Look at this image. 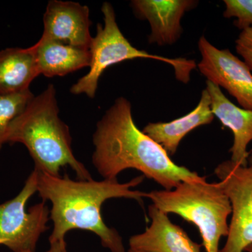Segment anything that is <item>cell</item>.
Listing matches in <instances>:
<instances>
[{
	"label": "cell",
	"instance_id": "cell-1",
	"mask_svg": "<svg viewBox=\"0 0 252 252\" xmlns=\"http://www.w3.org/2000/svg\"><path fill=\"white\" fill-rule=\"evenodd\" d=\"M93 142V164L104 180H117L121 172L135 169L170 190L205 177L175 164L160 144L139 130L125 97L116 99L97 123Z\"/></svg>",
	"mask_w": 252,
	"mask_h": 252
},
{
	"label": "cell",
	"instance_id": "cell-2",
	"mask_svg": "<svg viewBox=\"0 0 252 252\" xmlns=\"http://www.w3.org/2000/svg\"><path fill=\"white\" fill-rule=\"evenodd\" d=\"M144 176L126 183L118 180H72L38 171L37 192L43 201L51 202L50 220L54 223L49 243L66 245L65 235L71 230L80 229L97 235L104 248L111 252H126L122 236L109 228L102 219L101 208L112 198L132 199L143 205L145 192L132 190L143 182Z\"/></svg>",
	"mask_w": 252,
	"mask_h": 252
},
{
	"label": "cell",
	"instance_id": "cell-3",
	"mask_svg": "<svg viewBox=\"0 0 252 252\" xmlns=\"http://www.w3.org/2000/svg\"><path fill=\"white\" fill-rule=\"evenodd\" d=\"M59 112L56 89L50 84L10 124L6 143L23 144L37 171L59 177L61 169L69 166L79 180H92L74 157L69 127L60 119Z\"/></svg>",
	"mask_w": 252,
	"mask_h": 252
},
{
	"label": "cell",
	"instance_id": "cell-4",
	"mask_svg": "<svg viewBox=\"0 0 252 252\" xmlns=\"http://www.w3.org/2000/svg\"><path fill=\"white\" fill-rule=\"evenodd\" d=\"M160 211L176 214L198 227L206 252H219L220 238L228 236L231 204L220 183H208L206 177L182 182L173 190L146 193Z\"/></svg>",
	"mask_w": 252,
	"mask_h": 252
},
{
	"label": "cell",
	"instance_id": "cell-5",
	"mask_svg": "<svg viewBox=\"0 0 252 252\" xmlns=\"http://www.w3.org/2000/svg\"><path fill=\"white\" fill-rule=\"evenodd\" d=\"M101 11L104 16V26L97 25V34L93 37L90 46V70L71 87L72 94H85L90 98H94L99 79L107 68L123 61L137 59L166 63L174 68L175 77L179 81L183 83L190 81V73L196 67L195 61L186 59H168L137 49L121 31L112 5L104 2Z\"/></svg>",
	"mask_w": 252,
	"mask_h": 252
},
{
	"label": "cell",
	"instance_id": "cell-6",
	"mask_svg": "<svg viewBox=\"0 0 252 252\" xmlns=\"http://www.w3.org/2000/svg\"><path fill=\"white\" fill-rule=\"evenodd\" d=\"M38 171L34 169L16 196L0 204V245L13 252H35L41 235L49 229L50 211L41 201L26 210L37 192Z\"/></svg>",
	"mask_w": 252,
	"mask_h": 252
},
{
	"label": "cell",
	"instance_id": "cell-7",
	"mask_svg": "<svg viewBox=\"0 0 252 252\" xmlns=\"http://www.w3.org/2000/svg\"><path fill=\"white\" fill-rule=\"evenodd\" d=\"M215 172L232 207L226 243L219 252H245L252 244V167L225 160Z\"/></svg>",
	"mask_w": 252,
	"mask_h": 252
},
{
	"label": "cell",
	"instance_id": "cell-8",
	"mask_svg": "<svg viewBox=\"0 0 252 252\" xmlns=\"http://www.w3.org/2000/svg\"><path fill=\"white\" fill-rule=\"evenodd\" d=\"M200 72L237 99L243 109L252 111V74L246 63L228 49H219L202 36L198 41Z\"/></svg>",
	"mask_w": 252,
	"mask_h": 252
},
{
	"label": "cell",
	"instance_id": "cell-9",
	"mask_svg": "<svg viewBox=\"0 0 252 252\" xmlns=\"http://www.w3.org/2000/svg\"><path fill=\"white\" fill-rule=\"evenodd\" d=\"M43 22L44 31L41 39L90 49L92 23L87 6L73 1L52 0L46 6Z\"/></svg>",
	"mask_w": 252,
	"mask_h": 252
},
{
	"label": "cell",
	"instance_id": "cell-10",
	"mask_svg": "<svg viewBox=\"0 0 252 252\" xmlns=\"http://www.w3.org/2000/svg\"><path fill=\"white\" fill-rule=\"evenodd\" d=\"M198 4L194 0H134L130 4L135 16L150 24L149 44L161 46L178 41L183 32L181 20Z\"/></svg>",
	"mask_w": 252,
	"mask_h": 252
},
{
	"label": "cell",
	"instance_id": "cell-11",
	"mask_svg": "<svg viewBox=\"0 0 252 252\" xmlns=\"http://www.w3.org/2000/svg\"><path fill=\"white\" fill-rule=\"evenodd\" d=\"M150 226L129 240L130 248L143 252H201L203 245L195 243L185 230L174 224L167 214L149 205Z\"/></svg>",
	"mask_w": 252,
	"mask_h": 252
},
{
	"label": "cell",
	"instance_id": "cell-12",
	"mask_svg": "<svg viewBox=\"0 0 252 252\" xmlns=\"http://www.w3.org/2000/svg\"><path fill=\"white\" fill-rule=\"evenodd\" d=\"M211 100V110L225 127L233 132L234 140L230 152V160L241 166H248V147L252 141V111L240 108L227 98L220 86L206 82Z\"/></svg>",
	"mask_w": 252,
	"mask_h": 252
},
{
	"label": "cell",
	"instance_id": "cell-13",
	"mask_svg": "<svg viewBox=\"0 0 252 252\" xmlns=\"http://www.w3.org/2000/svg\"><path fill=\"white\" fill-rule=\"evenodd\" d=\"M214 119L210 94L204 89L198 105L192 112L172 122L149 123L142 131L160 144L169 156H173L187 134L196 127L211 124Z\"/></svg>",
	"mask_w": 252,
	"mask_h": 252
},
{
	"label": "cell",
	"instance_id": "cell-14",
	"mask_svg": "<svg viewBox=\"0 0 252 252\" xmlns=\"http://www.w3.org/2000/svg\"><path fill=\"white\" fill-rule=\"evenodd\" d=\"M32 47L39 75L64 77L90 66V49L41 39Z\"/></svg>",
	"mask_w": 252,
	"mask_h": 252
},
{
	"label": "cell",
	"instance_id": "cell-15",
	"mask_svg": "<svg viewBox=\"0 0 252 252\" xmlns=\"http://www.w3.org/2000/svg\"><path fill=\"white\" fill-rule=\"evenodd\" d=\"M38 76L32 46L0 51V94H18L30 90V85Z\"/></svg>",
	"mask_w": 252,
	"mask_h": 252
},
{
	"label": "cell",
	"instance_id": "cell-16",
	"mask_svg": "<svg viewBox=\"0 0 252 252\" xmlns=\"http://www.w3.org/2000/svg\"><path fill=\"white\" fill-rule=\"evenodd\" d=\"M34 97L31 90L18 94H0V151L6 144L10 124L23 112Z\"/></svg>",
	"mask_w": 252,
	"mask_h": 252
},
{
	"label": "cell",
	"instance_id": "cell-17",
	"mask_svg": "<svg viewBox=\"0 0 252 252\" xmlns=\"http://www.w3.org/2000/svg\"><path fill=\"white\" fill-rule=\"evenodd\" d=\"M223 16L235 18L234 26L240 31L252 28V0H224Z\"/></svg>",
	"mask_w": 252,
	"mask_h": 252
},
{
	"label": "cell",
	"instance_id": "cell-18",
	"mask_svg": "<svg viewBox=\"0 0 252 252\" xmlns=\"http://www.w3.org/2000/svg\"><path fill=\"white\" fill-rule=\"evenodd\" d=\"M235 49L252 71V28L241 31L235 41Z\"/></svg>",
	"mask_w": 252,
	"mask_h": 252
},
{
	"label": "cell",
	"instance_id": "cell-19",
	"mask_svg": "<svg viewBox=\"0 0 252 252\" xmlns=\"http://www.w3.org/2000/svg\"><path fill=\"white\" fill-rule=\"evenodd\" d=\"M45 252H67V247L59 243L50 244L49 250Z\"/></svg>",
	"mask_w": 252,
	"mask_h": 252
},
{
	"label": "cell",
	"instance_id": "cell-20",
	"mask_svg": "<svg viewBox=\"0 0 252 252\" xmlns=\"http://www.w3.org/2000/svg\"><path fill=\"white\" fill-rule=\"evenodd\" d=\"M248 166L252 167V150L249 152V157L248 159Z\"/></svg>",
	"mask_w": 252,
	"mask_h": 252
},
{
	"label": "cell",
	"instance_id": "cell-21",
	"mask_svg": "<svg viewBox=\"0 0 252 252\" xmlns=\"http://www.w3.org/2000/svg\"><path fill=\"white\" fill-rule=\"evenodd\" d=\"M245 252H252V244L245 248Z\"/></svg>",
	"mask_w": 252,
	"mask_h": 252
},
{
	"label": "cell",
	"instance_id": "cell-22",
	"mask_svg": "<svg viewBox=\"0 0 252 252\" xmlns=\"http://www.w3.org/2000/svg\"><path fill=\"white\" fill-rule=\"evenodd\" d=\"M127 252H143L141 251H138V250H132V249H129L128 251Z\"/></svg>",
	"mask_w": 252,
	"mask_h": 252
}]
</instances>
